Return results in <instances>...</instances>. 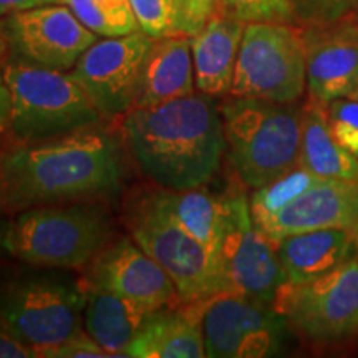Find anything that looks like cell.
I'll use <instances>...</instances> for the list:
<instances>
[{"label": "cell", "instance_id": "16", "mask_svg": "<svg viewBox=\"0 0 358 358\" xmlns=\"http://www.w3.org/2000/svg\"><path fill=\"white\" fill-rule=\"evenodd\" d=\"M256 227L274 245L290 234L313 229L357 232L358 181L324 179Z\"/></svg>", "mask_w": 358, "mask_h": 358}, {"label": "cell", "instance_id": "34", "mask_svg": "<svg viewBox=\"0 0 358 358\" xmlns=\"http://www.w3.org/2000/svg\"><path fill=\"white\" fill-rule=\"evenodd\" d=\"M10 131V92L6 83L3 71L0 69V133Z\"/></svg>", "mask_w": 358, "mask_h": 358}, {"label": "cell", "instance_id": "39", "mask_svg": "<svg viewBox=\"0 0 358 358\" xmlns=\"http://www.w3.org/2000/svg\"><path fill=\"white\" fill-rule=\"evenodd\" d=\"M355 250H357V257H358V231L355 232Z\"/></svg>", "mask_w": 358, "mask_h": 358}, {"label": "cell", "instance_id": "9", "mask_svg": "<svg viewBox=\"0 0 358 358\" xmlns=\"http://www.w3.org/2000/svg\"><path fill=\"white\" fill-rule=\"evenodd\" d=\"M272 306L290 330L315 343L352 337L358 332V257L313 280L285 282Z\"/></svg>", "mask_w": 358, "mask_h": 358}, {"label": "cell", "instance_id": "21", "mask_svg": "<svg viewBox=\"0 0 358 358\" xmlns=\"http://www.w3.org/2000/svg\"><path fill=\"white\" fill-rule=\"evenodd\" d=\"M151 312V308L118 294L87 287L83 330L110 357H127L128 347Z\"/></svg>", "mask_w": 358, "mask_h": 358}, {"label": "cell", "instance_id": "24", "mask_svg": "<svg viewBox=\"0 0 358 358\" xmlns=\"http://www.w3.org/2000/svg\"><path fill=\"white\" fill-rule=\"evenodd\" d=\"M98 37H123L140 32L129 0H60Z\"/></svg>", "mask_w": 358, "mask_h": 358}, {"label": "cell", "instance_id": "25", "mask_svg": "<svg viewBox=\"0 0 358 358\" xmlns=\"http://www.w3.org/2000/svg\"><path fill=\"white\" fill-rule=\"evenodd\" d=\"M322 181H324V178L317 176V174L308 171L306 166H302L301 163H297L292 169H289L287 173H284L274 181L254 189L249 199L254 224L259 226V224L267 221L268 217L284 209L289 203H292L295 198H299L307 189Z\"/></svg>", "mask_w": 358, "mask_h": 358}, {"label": "cell", "instance_id": "1", "mask_svg": "<svg viewBox=\"0 0 358 358\" xmlns=\"http://www.w3.org/2000/svg\"><path fill=\"white\" fill-rule=\"evenodd\" d=\"M123 138L100 124L0 150V201L7 214L47 204L113 198L127 181Z\"/></svg>", "mask_w": 358, "mask_h": 358}, {"label": "cell", "instance_id": "36", "mask_svg": "<svg viewBox=\"0 0 358 358\" xmlns=\"http://www.w3.org/2000/svg\"><path fill=\"white\" fill-rule=\"evenodd\" d=\"M3 214H7V213H6V209H3L2 201H0V245H3V234H6V231L2 232V217H3Z\"/></svg>", "mask_w": 358, "mask_h": 358}, {"label": "cell", "instance_id": "28", "mask_svg": "<svg viewBox=\"0 0 358 358\" xmlns=\"http://www.w3.org/2000/svg\"><path fill=\"white\" fill-rule=\"evenodd\" d=\"M143 34L151 38L173 35V0H129Z\"/></svg>", "mask_w": 358, "mask_h": 358}, {"label": "cell", "instance_id": "4", "mask_svg": "<svg viewBox=\"0 0 358 358\" xmlns=\"http://www.w3.org/2000/svg\"><path fill=\"white\" fill-rule=\"evenodd\" d=\"M221 113L226 153L245 187L257 189L299 163L302 110L292 103L231 96Z\"/></svg>", "mask_w": 358, "mask_h": 358}, {"label": "cell", "instance_id": "33", "mask_svg": "<svg viewBox=\"0 0 358 358\" xmlns=\"http://www.w3.org/2000/svg\"><path fill=\"white\" fill-rule=\"evenodd\" d=\"M48 3H60V0H0V17L30 10V8L40 6H48Z\"/></svg>", "mask_w": 358, "mask_h": 358}, {"label": "cell", "instance_id": "7", "mask_svg": "<svg viewBox=\"0 0 358 358\" xmlns=\"http://www.w3.org/2000/svg\"><path fill=\"white\" fill-rule=\"evenodd\" d=\"M128 227L134 243L168 272L182 302L229 292L211 250L179 226L151 192L133 206Z\"/></svg>", "mask_w": 358, "mask_h": 358}, {"label": "cell", "instance_id": "8", "mask_svg": "<svg viewBox=\"0 0 358 358\" xmlns=\"http://www.w3.org/2000/svg\"><path fill=\"white\" fill-rule=\"evenodd\" d=\"M307 88L306 45L294 24H245L231 96L294 103Z\"/></svg>", "mask_w": 358, "mask_h": 358}, {"label": "cell", "instance_id": "22", "mask_svg": "<svg viewBox=\"0 0 358 358\" xmlns=\"http://www.w3.org/2000/svg\"><path fill=\"white\" fill-rule=\"evenodd\" d=\"M299 163L324 179L358 181V158L335 140L327 108L313 100L302 108Z\"/></svg>", "mask_w": 358, "mask_h": 358}, {"label": "cell", "instance_id": "13", "mask_svg": "<svg viewBox=\"0 0 358 358\" xmlns=\"http://www.w3.org/2000/svg\"><path fill=\"white\" fill-rule=\"evenodd\" d=\"M3 32L15 57L58 71L73 70L98 40L64 3H48L7 15Z\"/></svg>", "mask_w": 358, "mask_h": 358}, {"label": "cell", "instance_id": "12", "mask_svg": "<svg viewBox=\"0 0 358 358\" xmlns=\"http://www.w3.org/2000/svg\"><path fill=\"white\" fill-rule=\"evenodd\" d=\"M153 40L141 30L96 40L73 66L71 75L103 120L123 116L133 108L143 58Z\"/></svg>", "mask_w": 358, "mask_h": 358}, {"label": "cell", "instance_id": "27", "mask_svg": "<svg viewBox=\"0 0 358 358\" xmlns=\"http://www.w3.org/2000/svg\"><path fill=\"white\" fill-rule=\"evenodd\" d=\"M327 115L335 140L358 158V101L338 98L327 106Z\"/></svg>", "mask_w": 358, "mask_h": 358}, {"label": "cell", "instance_id": "6", "mask_svg": "<svg viewBox=\"0 0 358 358\" xmlns=\"http://www.w3.org/2000/svg\"><path fill=\"white\" fill-rule=\"evenodd\" d=\"M10 92V133L15 141H40L103 122L71 73L12 58L2 66Z\"/></svg>", "mask_w": 358, "mask_h": 358}, {"label": "cell", "instance_id": "35", "mask_svg": "<svg viewBox=\"0 0 358 358\" xmlns=\"http://www.w3.org/2000/svg\"><path fill=\"white\" fill-rule=\"evenodd\" d=\"M8 50H10V45H8L6 32H3V27L0 24V62L6 60L8 55Z\"/></svg>", "mask_w": 358, "mask_h": 358}, {"label": "cell", "instance_id": "32", "mask_svg": "<svg viewBox=\"0 0 358 358\" xmlns=\"http://www.w3.org/2000/svg\"><path fill=\"white\" fill-rule=\"evenodd\" d=\"M37 357L34 347L27 345L20 338L0 327V358H32Z\"/></svg>", "mask_w": 358, "mask_h": 358}, {"label": "cell", "instance_id": "30", "mask_svg": "<svg viewBox=\"0 0 358 358\" xmlns=\"http://www.w3.org/2000/svg\"><path fill=\"white\" fill-rule=\"evenodd\" d=\"M216 0H173V35L194 37L214 13Z\"/></svg>", "mask_w": 358, "mask_h": 358}, {"label": "cell", "instance_id": "17", "mask_svg": "<svg viewBox=\"0 0 358 358\" xmlns=\"http://www.w3.org/2000/svg\"><path fill=\"white\" fill-rule=\"evenodd\" d=\"M196 93L191 37L155 38L143 58L133 108H150Z\"/></svg>", "mask_w": 358, "mask_h": 358}, {"label": "cell", "instance_id": "18", "mask_svg": "<svg viewBox=\"0 0 358 358\" xmlns=\"http://www.w3.org/2000/svg\"><path fill=\"white\" fill-rule=\"evenodd\" d=\"M206 301L181 302L174 307L156 308L150 313L140 334L128 347L134 358H203V307Z\"/></svg>", "mask_w": 358, "mask_h": 358}, {"label": "cell", "instance_id": "11", "mask_svg": "<svg viewBox=\"0 0 358 358\" xmlns=\"http://www.w3.org/2000/svg\"><path fill=\"white\" fill-rule=\"evenodd\" d=\"M206 357L264 358L284 350L290 327L272 303L239 292H221L203 307Z\"/></svg>", "mask_w": 358, "mask_h": 358}, {"label": "cell", "instance_id": "40", "mask_svg": "<svg viewBox=\"0 0 358 358\" xmlns=\"http://www.w3.org/2000/svg\"><path fill=\"white\" fill-rule=\"evenodd\" d=\"M355 13L358 15V6H357V8H355Z\"/></svg>", "mask_w": 358, "mask_h": 358}, {"label": "cell", "instance_id": "26", "mask_svg": "<svg viewBox=\"0 0 358 358\" xmlns=\"http://www.w3.org/2000/svg\"><path fill=\"white\" fill-rule=\"evenodd\" d=\"M214 12L243 24H299L290 0H216Z\"/></svg>", "mask_w": 358, "mask_h": 358}, {"label": "cell", "instance_id": "14", "mask_svg": "<svg viewBox=\"0 0 358 358\" xmlns=\"http://www.w3.org/2000/svg\"><path fill=\"white\" fill-rule=\"evenodd\" d=\"M83 282L90 289L108 290L151 310L182 302L168 272L128 237L111 239L87 264Z\"/></svg>", "mask_w": 358, "mask_h": 358}, {"label": "cell", "instance_id": "29", "mask_svg": "<svg viewBox=\"0 0 358 358\" xmlns=\"http://www.w3.org/2000/svg\"><path fill=\"white\" fill-rule=\"evenodd\" d=\"M302 25L327 24L355 12L358 0H290Z\"/></svg>", "mask_w": 358, "mask_h": 358}, {"label": "cell", "instance_id": "19", "mask_svg": "<svg viewBox=\"0 0 358 358\" xmlns=\"http://www.w3.org/2000/svg\"><path fill=\"white\" fill-rule=\"evenodd\" d=\"M245 24L214 12L191 37L196 90L213 98L231 93Z\"/></svg>", "mask_w": 358, "mask_h": 358}, {"label": "cell", "instance_id": "2", "mask_svg": "<svg viewBox=\"0 0 358 358\" xmlns=\"http://www.w3.org/2000/svg\"><path fill=\"white\" fill-rule=\"evenodd\" d=\"M122 138L145 176L176 191L211 181L227 148L221 108L201 92L131 108L123 115Z\"/></svg>", "mask_w": 358, "mask_h": 358}, {"label": "cell", "instance_id": "15", "mask_svg": "<svg viewBox=\"0 0 358 358\" xmlns=\"http://www.w3.org/2000/svg\"><path fill=\"white\" fill-rule=\"evenodd\" d=\"M310 100L329 106L358 85V15L302 27Z\"/></svg>", "mask_w": 358, "mask_h": 358}, {"label": "cell", "instance_id": "31", "mask_svg": "<svg viewBox=\"0 0 358 358\" xmlns=\"http://www.w3.org/2000/svg\"><path fill=\"white\" fill-rule=\"evenodd\" d=\"M37 357L45 358H108L110 353L105 352L87 332L75 335L58 345L42 348Z\"/></svg>", "mask_w": 358, "mask_h": 358}, {"label": "cell", "instance_id": "38", "mask_svg": "<svg viewBox=\"0 0 358 358\" xmlns=\"http://www.w3.org/2000/svg\"><path fill=\"white\" fill-rule=\"evenodd\" d=\"M3 145H6V134L0 133V150H2Z\"/></svg>", "mask_w": 358, "mask_h": 358}, {"label": "cell", "instance_id": "5", "mask_svg": "<svg viewBox=\"0 0 358 358\" xmlns=\"http://www.w3.org/2000/svg\"><path fill=\"white\" fill-rule=\"evenodd\" d=\"M30 267L0 284V327L38 352L85 332L87 285L65 268Z\"/></svg>", "mask_w": 358, "mask_h": 358}, {"label": "cell", "instance_id": "3", "mask_svg": "<svg viewBox=\"0 0 358 358\" xmlns=\"http://www.w3.org/2000/svg\"><path fill=\"white\" fill-rule=\"evenodd\" d=\"M113 239V224L100 201L47 204L17 213L3 248L24 264L82 268Z\"/></svg>", "mask_w": 358, "mask_h": 358}, {"label": "cell", "instance_id": "37", "mask_svg": "<svg viewBox=\"0 0 358 358\" xmlns=\"http://www.w3.org/2000/svg\"><path fill=\"white\" fill-rule=\"evenodd\" d=\"M348 98H353V100L358 101V85L355 87V90H353V92L350 93V95H348Z\"/></svg>", "mask_w": 358, "mask_h": 358}, {"label": "cell", "instance_id": "23", "mask_svg": "<svg viewBox=\"0 0 358 358\" xmlns=\"http://www.w3.org/2000/svg\"><path fill=\"white\" fill-rule=\"evenodd\" d=\"M151 194L179 226L185 227L192 237L211 250L216 259L217 244L222 234L224 196H214L204 189V186L181 191L159 187L158 191H151Z\"/></svg>", "mask_w": 358, "mask_h": 358}, {"label": "cell", "instance_id": "20", "mask_svg": "<svg viewBox=\"0 0 358 358\" xmlns=\"http://www.w3.org/2000/svg\"><path fill=\"white\" fill-rule=\"evenodd\" d=\"M355 232L348 229H313L297 232L275 244L287 282L301 284L334 271L352 257Z\"/></svg>", "mask_w": 358, "mask_h": 358}, {"label": "cell", "instance_id": "10", "mask_svg": "<svg viewBox=\"0 0 358 358\" xmlns=\"http://www.w3.org/2000/svg\"><path fill=\"white\" fill-rule=\"evenodd\" d=\"M216 261L229 292H239L266 303L287 282L275 245L257 229L249 199L236 191L224 196V222Z\"/></svg>", "mask_w": 358, "mask_h": 358}]
</instances>
